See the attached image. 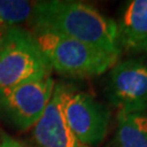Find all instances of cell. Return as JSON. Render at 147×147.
Instances as JSON below:
<instances>
[{"label":"cell","instance_id":"cell-5","mask_svg":"<svg viewBox=\"0 0 147 147\" xmlns=\"http://www.w3.org/2000/svg\"><path fill=\"white\" fill-rule=\"evenodd\" d=\"M63 113L69 127L80 142L90 147L105 140L109 129L110 113L92 95L75 90L68 85Z\"/></svg>","mask_w":147,"mask_h":147},{"label":"cell","instance_id":"cell-11","mask_svg":"<svg viewBox=\"0 0 147 147\" xmlns=\"http://www.w3.org/2000/svg\"><path fill=\"white\" fill-rule=\"evenodd\" d=\"M0 147H28L8 135H3L0 140Z\"/></svg>","mask_w":147,"mask_h":147},{"label":"cell","instance_id":"cell-4","mask_svg":"<svg viewBox=\"0 0 147 147\" xmlns=\"http://www.w3.org/2000/svg\"><path fill=\"white\" fill-rule=\"evenodd\" d=\"M51 74L0 89V118L18 130L26 131L37 123L46 110L55 88Z\"/></svg>","mask_w":147,"mask_h":147},{"label":"cell","instance_id":"cell-2","mask_svg":"<svg viewBox=\"0 0 147 147\" xmlns=\"http://www.w3.org/2000/svg\"><path fill=\"white\" fill-rule=\"evenodd\" d=\"M33 36L51 70L71 78L85 79L104 74L119 59V56L53 31L34 28Z\"/></svg>","mask_w":147,"mask_h":147},{"label":"cell","instance_id":"cell-6","mask_svg":"<svg viewBox=\"0 0 147 147\" xmlns=\"http://www.w3.org/2000/svg\"><path fill=\"white\" fill-rule=\"evenodd\" d=\"M109 96L118 110L144 112L147 109V63L138 59L116 63L109 78Z\"/></svg>","mask_w":147,"mask_h":147},{"label":"cell","instance_id":"cell-7","mask_svg":"<svg viewBox=\"0 0 147 147\" xmlns=\"http://www.w3.org/2000/svg\"><path fill=\"white\" fill-rule=\"evenodd\" d=\"M68 85L56 83L51 99L42 118L33 126V137L39 147H89L73 134L63 113Z\"/></svg>","mask_w":147,"mask_h":147},{"label":"cell","instance_id":"cell-8","mask_svg":"<svg viewBox=\"0 0 147 147\" xmlns=\"http://www.w3.org/2000/svg\"><path fill=\"white\" fill-rule=\"evenodd\" d=\"M118 42L134 53H147V0L130 1L118 25Z\"/></svg>","mask_w":147,"mask_h":147},{"label":"cell","instance_id":"cell-9","mask_svg":"<svg viewBox=\"0 0 147 147\" xmlns=\"http://www.w3.org/2000/svg\"><path fill=\"white\" fill-rule=\"evenodd\" d=\"M112 147H147V113L118 110Z\"/></svg>","mask_w":147,"mask_h":147},{"label":"cell","instance_id":"cell-3","mask_svg":"<svg viewBox=\"0 0 147 147\" xmlns=\"http://www.w3.org/2000/svg\"><path fill=\"white\" fill-rule=\"evenodd\" d=\"M51 74V68L33 34L9 27L0 37V89Z\"/></svg>","mask_w":147,"mask_h":147},{"label":"cell","instance_id":"cell-1","mask_svg":"<svg viewBox=\"0 0 147 147\" xmlns=\"http://www.w3.org/2000/svg\"><path fill=\"white\" fill-rule=\"evenodd\" d=\"M34 28H44L76 39L110 55L120 56L118 24L82 1L35 2Z\"/></svg>","mask_w":147,"mask_h":147},{"label":"cell","instance_id":"cell-10","mask_svg":"<svg viewBox=\"0 0 147 147\" xmlns=\"http://www.w3.org/2000/svg\"><path fill=\"white\" fill-rule=\"evenodd\" d=\"M35 2L22 0H0V23L16 25L33 19Z\"/></svg>","mask_w":147,"mask_h":147}]
</instances>
